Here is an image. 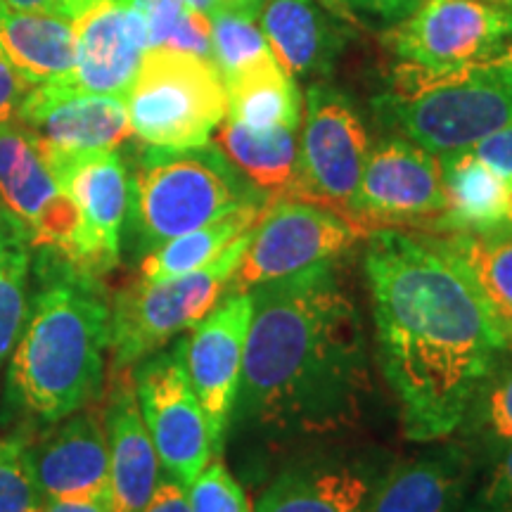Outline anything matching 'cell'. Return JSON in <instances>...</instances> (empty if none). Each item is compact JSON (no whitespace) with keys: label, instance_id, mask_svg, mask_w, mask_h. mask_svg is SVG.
Segmentation results:
<instances>
[{"label":"cell","instance_id":"29","mask_svg":"<svg viewBox=\"0 0 512 512\" xmlns=\"http://www.w3.org/2000/svg\"><path fill=\"white\" fill-rule=\"evenodd\" d=\"M458 432L477 465H489L512 444V344L489 377L479 384Z\"/></svg>","mask_w":512,"mask_h":512},{"label":"cell","instance_id":"37","mask_svg":"<svg viewBox=\"0 0 512 512\" xmlns=\"http://www.w3.org/2000/svg\"><path fill=\"white\" fill-rule=\"evenodd\" d=\"M470 150L512 185V121H508L503 128H498L491 136L479 140Z\"/></svg>","mask_w":512,"mask_h":512},{"label":"cell","instance_id":"14","mask_svg":"<svg viewBox=\"0 0 512 512\" xmlns=\"http://www.w3.org/2000/svg\"><path fill=\"white\" fill-rule=\"evenodd\" d=\"M0 211L34 249L72 256L81 228L79 209L17 121L0 126Z\"/></svg>","mask_w":512,"mask_h":512},{"label":"cell","instance_id":"27","mask_svg":"<svg viewBox=\"0 0 512 512\" xmlns=\"http://www.w3.org/2000/svg\"><path fill=\"white\" fill-rule=\"evenodd\" d=\"M228 98L226 117L240 121L252 131H271V128H294L302 121V95H299L294 76L271 60L256 64L247 72L230 76L223 81Z\"/></svg>","mask_w":512,"mask_h":512},{"label":"cell","instance_id":"28","mask_svg":"<svg viewBox=\"0 0 512 512\" xmlns=\"http://www.w3.org/2000/svg\"><path fill=\"white\" fill-rule=\"evenodd\" d=\"M434 240L463 268L512 337V228L498 226L484 233H446V238Z\"/></svg>","mask_w":512,"mask_h":512},{"label":"cell","instance_id":"23","mask_svg":"<svg viewBox=\"0 0 512 512\" xmlns=\"http://www.w3.org/2000/svg\"><path fill=\"white\" fill-rule=\"evenodd\" d=\"M261 31L290 76L325 74L342 50V36L313 0H268Z\"/></svg>","mask_w":512,"mask_h":512},{"label":"cell","instance_id":"7","mask_svg":"<svg viewBox=\"0 0 512 512\" xmlns=\"http://www.w3.org/2000/svg\"><path fill=\"white\" fill-rule=\"evenodd\" d=\"M252 233V230H249ZM249 233L223 252L209 266L169 280L121 290L112 299V370H128L145 356L164 349L176 335L195 328L226 297L233 275L245 254Z\"/></svg>","mask_w":512,"mask_h":512},{"label":"cell","instance_id":"44","mask_svg":"<svg viewBox=\"0 0 512 512\" xmlns=\"http://www.w3.org/2000/svg\"><path fill=\"white\" fill-rule=\"evenodd\" d=\"M491 3L498 5V8H505V10L512 12V0H491Z\"/></svg>","mask_w":512,"mask_h":512},{"label":"cell","instance_id":"16","mask_svg":"<svg viewBox=\"0 0 512 512\" xmlns=\"http://www.w3.org/2000/svg\"><path fill=\"white\" fill-rule=\"evenodd\" d=\"M249 320L252 297L247 292H230L183 339L185 370L207 415L216 453L221 451L238 401Z\"/></svg>","mask_w":512,"mask_h":512},{"label":"cell","instance_id":"15","mask_svg":"<svg viewBox=\"0 0 512 512\" xmlns=\"http://www.w3.org/2000/svg\"><path fill=\"white\" fill-rule=\"evenodd\" d=\"M60 188L79 209V238L69 261L93 275L117 266L131 207V176L119 150L46 162Z\"/></svg>","mask_w":512,"mask_h":512},{"label":"cell","instance_id":"19","mask_svg":"<svg viewBox=\"0 0 512 512\" xmlns=\"http://www.w3.org/2000/svg\"><path fill=\"white\" fill-rule=\"evenodd\" d=\"M477 460L460 441L401 460L370 491L366 512H463Z\"/></svg>","mask_w":512,"mask_h":512},{"label":"cell","instance_id":"2","mask_svg":"<svg viewBox=\"0 0 512 512\" xmlns=\"http://www.w3.org/2000/svg\"><path fill=\"white\" fill-rule=\"evenodd\" d=\"M235 408L254 430L330 437L366 415L373 380L361 313L335 261L256 285Z\"/></svg>","mask_w":512,"mask_h":512},{"label":"cell","instance_id":"31","mask_svg":"<svg viewBox=\"0 0 512 512\" xmlns=\"http://www.w3.org/2000/svg\"><path fill=\"white\" fill-rule=\"evenodd\" d=\"M209 19L211 62L216 64L223 81L275 57L254 15L240 10L216 8Z\"/></svg>","mask_w":512,"mask_h":512},{"label":"cell","instance_id":"5","mask_svg":"<svg viewBox=\"0 0 512 512\" xmlns=\"http://www.w3.org/2000/svg\"><path fill=\"white\" fill-rule=\"evenodd\" d=\"M266 197L219 147H155L140 152L131 176L128 223L143 256L164 242Z\"/></svg>","mask_w":512,"mask_h":512},{"label":"cell","instance_id":"39","mask_svg":"<svg viewBox=\"0 0 512 512\" xmlns=\"http://www.w3.org/2000/svg\"><path fill=\"white\" fill-rule=\"evenodd\" d=\"M143 512H190L188 489L174 477L159 479Z\"/></svg>","mask_w":512,"mask_h":512},{"label":"cell","instance_id":"21","mask_svg":"<svg viewBox=\"0 0 512 512\" xmlns=\"http://www.w3.org/2000/svg\"><path fill=\"white\" fill-rule=\"evenodd\" d=\"M0 60L27 86L69 81L76 60L72 19L17 10L0 0Z\"/></svg>","mask_w":512,"mask_h":512},{"label":"cell","instance_id":"41","mask_svg":"<svg viewBox=\"0 0 512 512\" xmlns=\"http://www.w3.org/2000/svg\"><path fill=\"white\" fill-rule=\"evenodd\" d=\"M3 3L17 10L43 12V15L74 19L88 3H91V0H3Z\"/></svg>","mask_w":512,"mask_h":512},{"label":"cell","instance_id":"43","mask_svg":"<svg viewBox=\"0 0 512 512\" xmlns=\"http://www.w3.org/2000/svg\"><path fill=\"white\" fill-rule=\"evenodd\" d=\"M185 3L192 5L195 10L204 12V15H211V12L219 8V3H216V0H185Z\"/></svg>","mask_w":512,"mask_h":512},{"label":"cell","instance_id":"24","mask_svg":"<svg viewBox=\"0 0 512 512\" xmlns=\"http://www.w3.org/2000/svg\"><path fill=\"white\" fill-rule=\"evenodd\" d=\"M446 214L434 233H484L505 226L512 185L472 150L439 155Z\"/></svg>","mask_w":512,"mask_h":512},{"label":"cell","instance_id":"3","mask_svg":"<svg viewBox=\"0 0 512 512\" xmlns=\"http://www.w3.org/2000/svg\"><path fill=\"white\" fill-rule=\"evenodd\" d=\"M34 254L27 316L5 377L3 420L46 430L100 396L112 302L100 275L53 249Z\"/></svg>","mask_w":512,"mask_h":512},{"label":"cell","instance_id":"6","mask_svg":"<svg viewBox=\"0 0 512 512\" xmlns=\"http://www.w3.org/2000/svg\"><path fill=\"white\" fill-rule=\"evenodd\" d=\"M131 131L145 145L200 147L228 114L216 64L171 48H150L126 93Z\"/></svg>","mask_w":512,"mask_h":512},{"label":"cell","instance_id":"8","mask_svg":"<svg viewBox=\"0 0 512 512\" xmlns=\"http://www.w3.org/2000/svg\"><path fill=\"white\" fill-rule=\"evenodd\" d=\"M368 152L370 138L354 102L316 83L306 93L297 174L287 197L318 204L351 223Z\"/></svg>","mask_w":512,"mask_h":512},{"label":"cell","instance_id":"13","mask_svg":"<svg viewBox=\"0 0 512 512\" xmlns=\"http://www.w3.org/2000/svg\"><path fill=\"white\" fill-rule=\"evenodd\" d=\"M17 124L43 162L119 150L133 136L124 98L83 93L69 81L31 86Z\"/></svg>","mask_w":512,"mask_h":512},{"label":"cell","instance_id":"38","mask_svg":"<svg viewBox=\"0 0 512 512\" xmlns=\"http://www.w3.org/2000/svg\"><path fill=\"white\" fill-rule=\"evenodd\" d=\"M29 88L31 86H27L8 64L0 60V126L15 124Z\"/></svg>","mask_w":512,"mask_h":512},{"label":"cell","instance_id":"34","mask_svg":"<svg viewBox=\"0 0 512 512\" xmlns=\"http://www.w3.org/2000/svg\"><path fill=\"white\" fill-rule=\"evenodd\" d=\"M463 512H512V444L486 465Z\"/></svg>","mask_w":512,"mask_h":512},{"label":"cell","instance_id":"42","mask_svg":"<svg viewBox=\"0 0 512 512\" xmlns=\"http://www.w3.org/2000/svg\"><path fill=\"white\" fill-rule=\"evenodd\" d=\"M219 3V8H228V10H240V12H247V15H259L261 5H264V0H216Z\"/></svg>","mask_w":512,"mask_h":512},{"label":"cell","instance_id":"22","mask_svg":"<svg viewBox=\"0 0 512 512\" xmlns=\"http://www.w3.org/2000/svg\"><path fill=\"white\" fill-rule=\"evenodd\" d=\"M373 484L361 467L304 463L280 472L254 512H366Z\"/></svg>","mask_w":512,"mask_h":512},{"label":"cell","instance_id":"17","mask_svg":"<svg viewBox=\"0 0 512 512\" xmlns=\"http://www.w3.org/2000/svg\"><path fill=\"white\" fill-rule=\"evenodd\" d=\"M74 74L69 83L83 93L126 98L147 41L145 19L133 0H91L72 19Z\"/></svg>","mask_w":512,"mask_h":512},{"label":"cell","instance_id":"33","mask_svg":"<svg viewBox=\"0 0 512 512\" xmlns=\"http://www.w3.org/2000/svg\"><path fill=\"white\" fill-rule=\"evenodd\" d=\"M188 503L190 512H252L238 479L219 456L211 458L188 486Z\"/></svg>","mask_w":512,"mask_h":512},{"label":"cell","instance_id":"1","mask_svg":"<svg viewBox=\"0 0 512 512\" xmlns=\"http://www.w3.org/2000/svg\"><path fill=\"white\" fill-rule=\"evenodd\" d=\"M366 275L377 356L415 441L453 437L512 337L463 268L413 230L370 233Z\"/></svg>","mask_w":512,"mask_h":512},{"label":"cell","instance_id":"20","mask_svg":"<svg viewBox=\"0 0 512 512\" xmlns=\"http://www.w3.org/2000/svg\"><path fill=\"white\" fill-rule=\"evenodd\" d=\"M114 512H143L159 482V456L140 413L131 368L112 370L105 406Z\"/></svg>","mask_w":512,"mask_h":512},{"label":"cell","instance_id":"26","mask_svg":"<svg viewBox=\"0 0 512 512\" xmlns=\"http://www.w3.org/2000/svg\"><path fill=\"white\" fill-rule=\"evenodd\" d=\"M271 202L273 200H268V197L247 202L238 209L228 211L221 219L207 223V226L178 235V238L152 249L140 261V280L157 283V280H169L176 278V275L200 271V268L209 266L240 235L254 228V223L261 219V214Z\"/></svg>","mask_w":512,"mask_h":512},{"label":"cell","instance_id":"10","mask_svg":"<svg viewBox=\"0 0 512 512\" xmlns=\"http://www.w3.org/2000/svg\"><path fill=\"white\" fill-rule=\"evenodd\" d=\"M444 214V176L434 152L408 138H387L370 147L351 214L361 235L382 228L434 233Z\"/></svg>","mask_w":512,"mask_h":512},{"label":"cell","instance_id":"30","mask_svg":"<svg viewBox=\"0 0 512 512\" xmlns=\"http://www.w3.org/2000/svg\"><path fill=\"white\" fill-rule=\"evenodd\" d=\"M34 247L0 211V370L8 366L29 304Z\"/></svg>","mask_w":512,"mask_h":512},{"label":"cell","instance_id":"35","mask_svg":"<svg viewBox=\"0 0 512 512\" xmlns=\"http://www.w3.org/2000/svg\"><path fill=\"white\" fill-rule=\"evenodd\" d=\"M145 19L150 48H169L192 5L185 0H133Z\"/></svg>","mask_w":512,"mask_h":512},{"label":"cell","instance_id":"4","mask_svg":"<svg viewBox=\"0 0 512 512\" xmlns=\"http://www.w3.org/2000/svg\"><path fill=\"white\" fill-rule=\"evenodd\" d=\"M375 112L403 138L434 155L470 150L512 121V46L446 74L394 67Z\"/></svg>","mask_w":512,"mask_h":512},{"label":"cell","instance_id":"36","mask_svg":"<svg viewBox=\"0 0 512 512\" xmlns=\"http://www.w3.org/2000/svg\"><path fill=\"white\" fill-rule=\"evenodd\" d=\"M325 5L351 19L396 24L411 15L418 0H325Z\"/></svg>","mask_w":512,"mask_h":512},{"label":"cell","instance_id":"18","mask_svg":"<svg viewBox=\"0 0 512 512\" xmlns=\"http://www.w3.org/2000/svg\"><path fill=\"white\" fill-rule=\"evenodd\" d=\"M29 458L43 498H79L110 491V446L105 411L88 403L31 434Z\"/></svg>","mask_w":512,"mask_h":512},{"label":"cell","instance_id":"45","mask_svg":"<svg viewBox=\"0 0 512 512\" xmlns=\"http://www.w3.org/2000/svg\"><path fill=\"white\" fill-rule=\"evenodd\" d=\"M505 226L512 228V195H510V207H508V219H505Z\"/></svg>","mask_w":512,"mask_h":512},{"label":"cell","instance_id":"25","mask_svg":"<svg viewBox=\"0 0 512 512\" xmlns=\"http://www.w3.org/2000/svg\"><path fill=\"white\" fill-rule=\"evenodd\" d=\"M216 147L268 200H283L297 174L299 138L294 128L252 131L226 117L216 128Z\"/></svg>","mask_w":512,"mask_h":512},{"label":"cell","instance_id":"9","mask_svg":"<svg viewBox=\"0 0 512 512\" xmlns=\"http://www.w3.org/2000/svg\"><path fill=\"white\" fill-rule=\"evenodd\" d=\"M387 43L406 72H456L512 46V12L486 0H418Z\"/></svg>","mask_w":512,"mask_h":512},{"label":"cell","instance_id":"32","mask_svg":"<svg viewBox=\"0 0 512 512\" xmlns=\"http://www.w3.org/2000/svg\"><path fill=\"white\" fill-rule=\"evenodd\" d=\"M31 430L17 427L0 439V512H43L34 467L29 458Z\"/></svg>","mask_w":512,"mask_h":512},{"label":"cell","instance_id":"12","mask_svg":"<svg viewBox=\"0 0 512 512\" xmlns=\"http://www.w3.org/2000/svg\"><path fill=\"white\" fill-rule=\"evenodd\" d=\"M361 230L335 211L302 200H273L254 223L233 275L235 292L335 261L361 240Z\"/></svg>","mask_w":512,"mask_h":512},{"label":"cell","instance_id":"11","mask_svg":"<svg viewBox=\"0 0 512 512\" xmlns=\"http://www.w3.org/2000/svg\"><path fill=\"white\" fill-rule=\"evenodd\" d=\"M136 399L159 465L185 489L214 458L207 415L192 389L183 361V339L159 349L131 368Z\"/></svg>","mask_w":512,"mask_h":512},{"label":"cell","instance_id":"40","mask_svg":"<svg viewBox=\"0 0 512 512\" xmlns=\"http://www.w3.org/2000/svg\"><path fill=\"white\" fill-rule=\"evenodd\" d=\"M43 512H114L110 491L79 498H46Z\"/></svg>","mask_w":512,"mask_h":512}]
</instances>
